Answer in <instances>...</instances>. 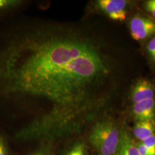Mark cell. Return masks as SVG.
Here are the masks:
<instances>
[{
  "label": "cell",
  "instance_id": "1",
  "mask_svg": "<svg viewBox=\"0 0 155 155\" xmlns=\"http://www.w3.org/2000/svg\"><path fill=\"white\" fill-rule=\"evenodd\" d=\"M131 62L101 21L17 15L0 24V102L48 103L63 120L124 90Z\"/></svg>",
  "mask_w": 155,
  "mask_h": 155
},
{
  "label": "cell",
  "instance_id": "2",
  "mask_svg": "<svg viewBox=\"0 0 155 155\" xmlns=\"http://www.w3.org/2000/svg\"><path fill=\"white\" fill-rule=\"evenodd\" d=\"M89 141L100 155H114L120 138V129L109 119L96 122L89 134Z\"/></svg>",
  "mask_w": 155,
  "mask_h": 155
},
{
  "label": "cell",
  "instance_id": "3",
  "mask_svg": "<svg viewBox=\"0 0 155 155\" xmlns=\"http://www.w3.org/2000/svg\"><path fill=\"white\" fill-rule=\"evenodd\" d=\"M132 4L127 0H97L93 2V11L113 21L122 22L127 20Z\"/></svg>",
  "mask_w": 155,
  "mask_h": 155
},
{
  "label": "cell",
  "instance_id": "4",
  "mask_svg": "<svg viewBox=\"0 0 155 155\" xmlns=\"http://www.w3.org/2000/svg\"><path fill=\"white\" fill-rule=\"evenodd\" d=\"M127 25L132 38L140 43H145L155 35V21L145 13H134Z\"/></svg>",
  "mask_w": 155,
  "mask_h": 155
},
{
  "label": "cell",
  "instance_id": "5",
  "mask_svg": "<svg viewBox=\"0 0 155 155\" xmlns=\"http://www.w3.org/2000/svg\"><path fill=\"white\" fill-rule=\"evenodd\" d=\"M128 97L131 104L155 98V83L147 78H139L129 89Z\"/></svg>",
  "mask_w": 155,
  "mask_h": 155
},
{
  "label": "cell",
  "instance_id": "6",
  "mask_svg": "<svg viewBox=\"0 0 155 155\" xmlns=\"http://www.w3.org/2000/svg\"><path fill=\"white\" fill-rule=\"evenodd\" d=\"M131 108L136 122L155 121V98L133 104Z\"/></svg>",
  "mask_w": 155,
  "mask_h": 155
},
{
  "label": "cell",
  "instance_id": "7",
  "mask_svg": "<svg viewBox=\"0 0 155 155\" xmlns=\"http://www.w3.org/2000/svg\"><path fill=\"white\" fill-rule=\"evenodd\" d=\"M114 155H141L137 144L125 129H120V138Z\"/></svg>",
  "mask_w": 155,
  "mask_h": 155
},
{
  "label": "cell",
  "instance_id": "8",
  "mask_svg": "<svg viewBox=\"0 0 155 155\" xmlns=\"http://www.w3.org/2000/svg\"><path fill=\"white\" fill-rule=\"evenodd\" d=\"M25 3L22 0H0V24L17 16Z\"/></svg>",
  "mask_w": 155,
  "mask_h": 155
},
{
  "label": "cell",
  "instance_id": "9",
  "mask_svg": "<svg viewBox=\"0 0 155 155\" xmlns=\"http://www.w3.org/2000/svg\"><path fill=\"white\" fill-rule=\"evenodd\" d=\"M133 134L141 142L155 135V121L136 122L133 130Z\"/></svg>",
  "mask_w": 155,
  "mask_h": 155
},
{
  "label": "cell",
  "instance_id": "10",
  "mask_svg": "<svg viewBox=\"0 0 155 155\" xmlns=\"http://www.w3.org/2000/svg\"><path fill=\"white\" fill-rule=\"evenodd\" d=\"M144 44L146 59L151 68L155 70V35Z\"/></svg>",
  "mask_w": 155,
  "mask_h": 155
},
{
  "label": "cell",
  "instance_id": "11",
  "mask_svg": "<svg viewBox=\"0 0 155 155\" xmlns=\"http://www.w3.org/2000/svg\"><path fill=\"white\" fill-rule=\"evenodd\" d=\"M141 6L145 14L155 21V0L145 1Z\"/></svg>",
  "mask_w": 155,
  "mask_h": 155
},
{
  "label": "cell",
  "instance_id": "12",
  "mask_svg": "<svg viewBox=\"0 0 155 155\" xmlns=\"http://www.w3.org/2000/svg\"><path fill=\"white\" fill-rule=\"evenodd\" d=\"M85 146L83 143L75 145L67 155H84Z\"/></svg>",
  "mask_w": 155,
  "mask_h": 155
},
{
  "label": "cell",
  "instance_id": "13",
  "mask_svg": "<svg viewBox=\"0 0 155 155\" xmlns=\"http://www.w3.org/2000/svg\"><path fill=\"white\" fill-rule=\"evenodd\" d=\"M144 145L151 151L155 153V135L145 140L143 142H141Z\"/></svg>",
  "mask_w": 155,
  "mask_h": 155
},
{
  "label": "cell",
  "instance_id": "14",
  "mask_svg": "<svg viewBox=\"0 0 155 155\" xmlns=\"http://www.w3.org/2000/svg\"><path fill=\"white\" fill-rule=\"evenodd\" d=\"M137 146L141 155H155V152L147 148L142 143L137 144Z\"/></svg>",
  "mask_w": 155,
  "mask_h": 155
},
{
  "label": "cell",
  "instance_id": "15",
  "mask_svg": "<svg viewBox=\"0 0 155 155\" xmlns=\"http://www.w3.org/2000/svg\"><path fill=\"white\" fill-rule=\"evenodd\" d=\"M0 155H8L4 140L1 136H0Z\"/></svg>",
  "mask_w": 155,
  "mask_h": 155
},
{
  "label": "cell",
  "instance_id": "16",
  "mask_svg": "<svg viewBox=\"0 0 155 155\" xmlns=\"http://www.w3.org/2000/svg\"></svg>",
  "mask_w": 155,
  "mask_h": 155
}]
</instances>
